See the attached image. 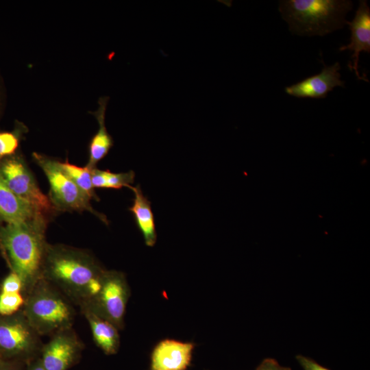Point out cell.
Instances as JSON below:
<instances>
[{
  "mask_svg": "<svg viewBox=\"0 0 370 370\" xmlns=\"http://www.w3.org/2000/svg\"><path fill=\"white\" fill-rule=\"evenodd\" d=\"M25 297L22 293H6L0 291V314L10 315L20 310L24 304Z\"/></svg>",
  "mask_w": 370,
  "mask_h": 370,
  "instance_id": "d6986e66",
  "label": "cell"
},
{
  "mask_svg": "<svg viewBox=\"0 0 370 370\" xmlns=\"http://www.w3.org/2000/svg\"><path fill=\"white\" fill-rule=\"evenodd\" d=\"M3 88H2V83H1V81L0 80V109L1 108H2V104H3Z\"/></svg>",
  "mask_w": 370,
  "mask_h": 370,
  "instance_id": "484cf974",
  "label": "cell"
},
{
  "mask_svg": "<svg viewBox=\"0 0 370 370\" xmlns=\"http://www.w3.org/2000/svg\"><path fill=\"white\" fill-rule=\"evenodd\" d=\"M19 143V132H0V160L14 155Z\"/></svg>",
  "mask_w": 370,
  "mask_h": 370,
  "instance_id": "ffe728a7",
  "label": "cell"
},
{
  "mask_svg": "<svg viewBox=\"0 0 370 370\" xmlns=\"http://www.w3.org/2000/svg\"><path fill=\"white\" fill-rule=\"evenodd\" d=\"M295 358L304 370H330L309 357L297 355Z\"/></svg>",
  "mask_w": 370,
  "mask_h": 370,
  "instance_id": "7402d4cb",
  "label": "cell"
},
{
  "mask_svg": "<svg viewBox=\"0 0 370 370\" xmlns=\"http://www.w3.org/2000/svg\"><path fill=\"white\" fill-rule=\"evenodd\" d=\"M24 297L21 309L41 336H50L57 332L73 327L77 315L76 306L43 278Z\"/></svg>",
  "mask_w": 370,
  "mask_h": 370,
  "instance_id": "277c9868",
  "label": "cell"
},
{
  "mask_svg": "<svg viewBox=\"0 0 370 370\" xmlns=\"http://www.w3.org/2000/svg\"><path fill=\"white\" fill-rule=\"evenodd\" d=\"M0 175L10 190L39 212L47 217L56 209L39 188L32 173L20 155L0 160Z\"/></svg>",
  "mask_w": 370,
  "mask_h": 370,
  "instance_id": "ba28073f",
  "label": "cell"
},
{
  "mask_svg": "<svg viewBox=\"0 0 370 370\" xmlns=\"http://www.w3.org/2000/svg\"><path fill=\"white\" fill-rule=\"evenodd\" d=\"M24 370H46L38 358L26 363Z\"/></svg>",
  "mask_w": 370,
  "mask_h": 370,
  "instance_id": "d4e9b609",
  "label": "cell"
},
{
  "mask_svg": "<svg viewBox=\"0 0 370 370\" xmlns=\"http://www.w3.org/2000/svg\"><path fill=\"white\" fill-rule=\"evenodd\" d=\"M33 158L47 177L50 186L49 199L56 210H87L108 223L106 216L92 208L90 199L63 171L60 161L36 152L33 153Z\"/></svg>",
  "mask_w": 370,
  "mask_h": 370,
  "instance_id": "8992f818",
  "label": "cell"
},
{
  "mask_svg": "<svg viewBox=\"0 0 370 370\" xmlns=\"http://www.w3.org/2000/svg\"><path fill=\"white\" fill-rule=\"evenodd\" d=\"M195 343L165 338L153 347L150 370H187L191 365Z\"/></svg>",
  "mask_w": 370,
  "mask_h": 370,
  "instance_id": "8fae6325",
  "label": "cell"
},
{
  "mask_svg": "<svg viewBox=\"0 0 370 370\" xmlns=\"http://www.w3.org/2000/svg\"><path fill=\"white\" fill-rule=\"evenodd\" d=\"M47 217L40 213L21 222L0 226V247L10 271L22 281L23 296L42 278L48 245Z\"/></svg>",
  "mask_w": 370,
  "mask_h": 370,
  "instance_id": "7a4b0ae2",
  "label": "cell"
},
{
  "mask_svg": "<svg viewBox=\"0 0 370 370\" xmlns=\"http://www.w3.org/2000/svg\"><path fill=\"white\" fill-rule=\"evenodd\" d=\"M80 312L89 325L96 346L107 356L117 354L121 344L119 330L88 309H82Z\"/></svg>",
  "mask_w": 370,
  "mask_h": 370,
  "instance_id": "5bb4252c",
  "label": "cell"
},
{
  "mask_svg": "<svg viewBox=\"0 0 370 370\" xmlns=\"http://www.w3.org/2000/svg\"><path fill=\"white\" fill-rule=\"evenodd\" d=\"M133 171L126 173H112L109 170L92 169V184L94 188L120 189L129 188L134 181Z\"/></svg>",
  "mask_w": 370,
  "mask_h": 370,
  "instance_id": "e0dca14e",
  "label": "cell"
},
{
  "mask_svg": "<svg viewBox=\"0 0 370 370\" xmlns=\"http://www.w3.org/2000/svg\"><path fill=\"white\" fill-rule=\"evenodd\" d=\"M106 270L85 249L62 244L47 245L42 278L79 308L96 294Z\"/></svg>",
  "mask_w": 370,
  "mask_h": 370,
  "instance_id": "6da1fadb",
  "label": "cell"
},
{
  "mask_svg": "<svg viewBox=\"0 0 370 370\" xmlns=\"http://www.w3.org/2000/svg\"><path fill=\"white\" fill-rule=\"evenodd\" d=\"M108 100V97H101L98 100L97 110L91 112L98 122L99 128L88 145V161L86 166L90 169L96 168L98 162L108 155L114 145L113 138L108 132L105 124Z\"/></svg>",
  "mask_w": 370,
  "mask_h": 370,
  "instance_id": "4fadbf2b",
  "label": "cell"
},
{
  "mask_svg": "<svg viewBox=\"0 0 370 370\" xmlns=\"http://www.w3.org/2000/svg\"><path fill=\"white\" fill-rule=\"evenodd\" d=\"M322 63L323 68L319 73L286 86L285 92L297 98L324 99L335 87H345L339 73L340 63L336 62L331 66Z\"/></svg>",
  "mask_w": 370,
  "mask_h": 370,
  "instance_id": "30bf717a",
  "label": "cell"
},
{
  "mask_svg": "<svg viewBox=\"0 0 370 370\" xmlns=\"http://www.w3.org/2000/svg\"><path fill=\"white\" fill-rule=\"evenodd\" d=\"M131 290L125 275L106 270L99 290L90 301L79 308L88 309L108 321L119 330L125 327V316Z\"/></svg>",
  "mask_w": 370,
  "mask_h": 370,
  "instance_id": "52a82bcc",
  "label": "cell"
},
{
  "mask_svg": "<svg viewBox=\"0 0 370 370\" xmlns=\"http://www.w3.org/2000/svg\"><path fill=\"white\" fill-rule=\"evenodd\" d=\"M134 195L132 206L129 210L132 213L136 225L141 232L145 243L153 247L156 243L157 234L153 214L149 199L143 195L139 185L129 187Z\"/></svg>",
  "mask_w": 370,
  "mask_h": 370,
  "instance_id": "2e32d148",
  "label": "cell"
},
{
  "mask_svg": "<svg viewBox=\"0 0 370 370\" xmlns=\"http://www.w3.org/2000/svg\"><path fill=\"white\" fill-rule=\"evenodd\" d=\"M63 171L76 184V186L90 199L99 200L92 184V169L71 164L68 160L60 162Z\"/></svg>",
  "mask_w": 370,
  "mask_h": 370,
  "instance_id": "ac0fdd59",
  "label": "cell"
},
{
  "mask_svg": "<svg viewBox=\"0 0 370 370\" xmlns=\"http://www.w3.org/2000/svg\"><path fill=\"white\" fill-rule=\"evenodd\" d=\"M22 291L23 284L21 278L15 273L10 271L2 280L0 286V291L22 293Z\"/></svg>",
  "mask_w": 370,
  "mask_h": 370,
  "instance_id": "44dd1931",
  "label": "cell"
},
{
  "mask_svg": "<svg viewBox=\"0 0 370 370\" xmlns=\"http://www.w3.org/2000/svg\"><path fill=\"white\" fill-rule=\"evenodd\" d=\"M26 363L0 358V370H24Z\"/></svg>",
  "mask_w": 370,
  "mask_h": 370,
  "instance_id": "cb8c5ba5",
  "label": "cell"
},
{
  "mask_svg": "<svg viewBox=\"0 0 370 370\" xmlns=\"http://www.w3.org/2000/svg\"><path fill=\"white\" fill-rule=\"evenodd\" d=\"M40 213L15 195L0 175V221L5 223H18Z\"/></svg>",
  "mask_w": 370,
  "mask_h": 370,
  "instance_id": "9a60e30c",
  "label": "cell"
},
{
  "mask_svg": "<svg viewBox=\"0 0 370 370\" xmlns=\"http://www.w3.org/2000/svg\"><path fill=\"white\" fill-rule=\"evenodd\" d=\"M22 309L0 314V358L25 363L39 357L43 342Z\"/></svg>",
  "mask_w": 370,
  "mask_h": 370,
  "instance_id": "5b68a950",
  "label": "cell"
},
{
  "mask_svg": "<svg viewBox=\"0 0 370 370\" xmlns=\"http://www.w3.org/2000/svg\"><path fill=\"white\" fill-rule=\"evenodd\" d=\"M347 25H349L351 32L350 42L346 45L341 46L338 50L353 51L351 62L348 64L349 69L351 71H354L358 79L368 82L360 76L358 72L360 53L362 51L370 53V8L367 1H359L354 18L351 22L348 21Z\"/></svg>",
  "mask_w": 370,
  "mask_h": 370,
  "instance_id": "7c38bea8",
  "label": "cell"
},
{
  "mask_svg": "<svg viewBox=\"0 0 370 370\" xmlns=\"http://www.w3.org/2000/svg\"><path fill=\"white\" fill-rule=\"evenodd\" d=\"M255 370H292L288 367L281 366L274 358L264 359Z\"/></svg>",
  "mask_w": 370,
  "mask_h": 370,
  "instance_id": "603a6c76",
  "label": "cell"
},
{
  "mask_svg": "<svg viewBox=\"0 0 370 370\" xmlns=\"http://www.w3.org/2000/svg\"><path fill=\"white\" fill-rule=\"evenodd\" d=\"M84 348L72 327L50 336L43 343L39 359L46 370H69L79 363Z\"/></svg>",
  "mask_w": 370,
  "mask_h": 370,
  "instance_id": "9c48e42d",
  "label": "cell"
},
{
  "mask_svg": "<svg viewBox=\"0 0 370 370\" xmlns=\"http://www.w3.org/2000/svg\"><path fill=\"white\" fill-rule=\"evenodd\" d=\"M353 3L348 0H284L279 11L293 34L325 36L347 25Z\"/></svg>",
  "mask_w": 370,
  "mask_h": 370,
  "instance_id": "3957f363",
  "label": "cell"
}]
</instances>
